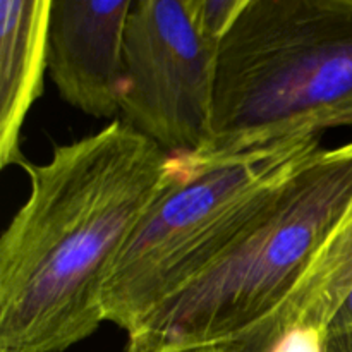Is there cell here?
I'll return each mask as SVG.
<instances>
[{"mask_svg":"<svg viewBox=\"0 0 352 352\" xmlns=\"http://www.w3.org/2000/svg\"><path fill=\"white\" fill-rule=\"evenodd\" d=\"M349 325H352V289L349 291V294L346 296V299L342 301V305L339 306L337 313L333 315L332 323H330V327H349Z\"/></svg>","mask_w":352,"mask_h":352,"instance_id":"obj_10","label":"cell"},{"mask_svg":"<svg viewBox=\"0 0 352 352\" xmlns=\"http://www.w3.org/2000/svg\"><path fill=\"white\" fill-rule=\"evenodd\" d=\"M322 352H352V325L330 327L323 339Z\"/></svg>","mask_w":352,"mask_h":352,"instance_id":"obj_9","label":"cell"},{"mask_svg":"<svg viewBox=\"0 0 352 352\" xmlns=\"http://www.w3.org/2000/svg\"><path fill=\"white\" fill-rule=\"evenodd\" d=\"M352 219V141L306 158L256 220L205 272L165 299L127 347L226 346L274 316Z\"/></svg>","mask_w":352,"mask_h":352,"instance_id":"obj_2","label":"cell"},{"mask_svg":"<svg viewBox=\"0 0 352 352\" xmlns=\"http://www.w3.org/2000/svg\"><path fill=\"white\" fill-rule=\"evenodd\" d=\"M352 289V219L330 239L284 306L246 333L265 344L291 330L325 336L333 315Z\"/></svg>","mask_w":352,"mask_h":352,"instance_id":"obj_8","label":"cell"},{"mask_svg":"<svg viewBox=\"0 0 352 352\" xmlns=\"http://www.w3.org/2000/svg\"><path fill=\"white\" fill-rule=\"evenodd\" d=\"M186 352H230V351H227L226 347L212 346V347H199V349H191V351H186Z\"/></svg>","mask_w":352,"mask_h":352,"instance_id":"obj_11","label":"cell"},{"mask_svg":"<svg viewBox=\"0 0 352 352\" xmlns=\"http://www.w3.org/2000/svg\"><path fill=\"white\" fill-rule=\"evenodd\" d=\"M352 126V0H246L223 36L206 155Z\"/></svg>","mask_w":352,"mask_h":352,"instance_id":"obj_3","label":"cell"},{"mask_svg":"<svg viewBox=\"0 0 352 352\" xmlns=\"http://www.w3.org/2000/svg\"><path fill=\"white\" fill-rule=\"evenodd\" d=\"M52 0L0 2V167L19 165L21 129L43 91Z\"/></svg>","mask_w":352,"mask_h":352,"instance_id":"obj_7","label":"cell"},{"mask_svg":"<svg viewBox=\"0 0 352 352\" xmlns=\"http://www.w3.org/2000/svg\"><path fill=\"white\" fill-rule=\"evenodd\" d=\"M220 43L199 23L195 0H134L124 36V122L168 155L205 150Z\"/></svg>","mask_w":352,"mask_h":352,"instance_id":"obj_5","label":"cell"},{"mask_svg":"<svg viewBox=\"0 0 352 352\" xmlns=\"http://www.w3.org/2000/svg\"><path fill=\"white\" fill-rule=\"evenodd\" d=\"M126 352H144V351H136V349H131V347H127Z\"/></svg>","mask_w":352,"mask_h":352,"instance_id":"obj_12","label":"cell"},{"mask_svg":"<svg viewBox=\"0 0 352 352\" xmlns=\"http://www.w3.org/2000/svg\"><path fill=\"white\" fill-rule=\"evenodd\" d=\"M170 155L124 120L19 167L30 195L0 239V352H64L100 329L105 287Z\"/></svg>","mask_w":352,"mask_h":352,"instance_id":"obj_1","label":"cell"},{"mask_svg":"<svg viewBox=\"0 0 352 352\" xmlns=\"http://www.w3.org/2000/svg\"><path fill=\"white\" fill-rule=\"evenodd\" d=\"M320 136L236 155H170L165 181L124 246L105 287V320L133 336L260 217Z\"/></svg>","mask_w":352,"mask_h":352,"instance_id":"obj_4","label":"cell"},{"mask_svg":"<svg viewBox=\"0 0 352 352\" xmlns=\"http://www.w3.org/2000/svg\"><path fill=\"white\" fill-rule=\"evenodd\" d=\"M134 0H52L48 74L62 98L98 119L120 113L124 36Z\"/></svg>","mask_w":352,"mask_h":352,"instance_id":"obj_6","label":"cell"}]
</instances>
